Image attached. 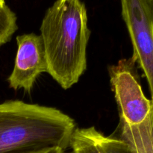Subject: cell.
<instances>
[{
	"mask_svg": "<svg viewBox=\"0 0 153 153\" xmlns=\"http://www.w3.org/2000/svg\"><path fill=\"white\" fill-rule=\"evenodd\" d=\"M71 153H134L127 143L105 136L94 126L76 128L70 138Z\"/></svg>",
	"mask_w": 153,
	"mask_h": 153,
	"instance_id": "6",
	"label": "cell"
},
{
	"mask_svg": "<svg viewBox=\"0 0 153 153\" xmlns=\"http://www.w3.org/2000/svg\"><path fill=\"white\" fill-rule=\"evenodd\" d=\"M76 128L74 120L55 108L6 101L0 103V153L66 151Z\"/></svg>",
	"mask_w": 153,
	"mask_h": 153,
	"instance_id": "2",
	"label": "cell"
},
{
	"mask_svg": "<svg viewBox=\"0 0 153 153\" xmlns=\"http://www.w3.org/2000/svg\"><path fill=\"white\" fill-rule=\"evenodd\" d=\"M120 123L112 136L125 142L134 153H153L152 101L145 96L137 66L124 58L108 67Z\"/></svg>",
	"mask_w": 153,
	"mask_h": 153,
	"instance_id": "3",
	"label": "cell"
},
{
	"mask_svg": "<svg viewBox=\"0 0 153 153\" xmlns=\"http://www.w3.org/2000/svg\"><path fill=\"white\" fill-rule=\"evenodd\" d=\"M85 4L81 0H56L40 25L47 73L64 90L79 82L87 68L91 31Z\"/></svg>",
	"mask_w": 153,
	"mask_h": 153,
	"instance_id": "1",
	"label": "cell"
},
{
	"mask_svg": "<svg viewBox=\"0 0 153 153\" xmlns=\"http://www.w3.org/2000/svg\"><path fill=\"white\" fill-rule=\"evenodd\" d=\"M16 39L17 52L7 82L15 91L22 89L30 93L37 77L48 71L43 41L40 35L34 33L18 35Z\"/></svg>",
	"mask_w": 153,
	"mask_h": 153,
	"instance_id": "5",
	"label": "cell"
},
{
	"mask_svg": "<svg viewBox=\"0 0 153 153\" xmlns=\"http://www.w3.org/2000/svg\"><path fill=\"white\" fill-rule=\"evenodd\" d=\"M26 153H67V152H66L65 150L61 149V148L53 147V148H49V149H43V150L34 151V152H26Z\"/></svg>",
	"mask_w": 153,
	"mask_h": 153,
	"instance_id": "8",
	"label": "cell"
},
{
	"mask_svg": "<svg viewBox=\"0 0 153 153\" xmlns=\"http://www.w3.org/2000/svg\"><path fill=\"white\" fill-rule=\"evenodd\" d=\"M16 14L7 6L0 5V47L11 39L18 26Z\"/></svg>",
	"mask_w": 153,
	"mask_h": 153,
	"instance_id": "7",
	"label": "cell"
},
{
	"mask_svg": "<svg viewBox=\"0 0 153 153\" xmlns=\"http://www.w3.org/2000/svg\"><path fill=\"white\" fill-rule=\"evenodd\" d=\"M5 0H0V5L4 6L5 5Z\"/></svg>",
	"mask_w": 153,
	"mask_h": 153,
	"instance_id": "9",
	"label": "cell"
},
{
	"mask_svg": "<svg viewBox=\"0 0 153 153\" xmlns=\"http://www.w3.org/2000/svg\"><path fill=\"white\" fill-rule=\"evenodd\" d=\"M122 16L131 43V59L153 90V0H121Z\"/></svg>",
	"mask_w": 153,
	"mask_h": 153,
	"instance_id": "4",
	"label": "cell"
},
{
	"mask_svg": "<svg viewBox=\"0 0 153 153\" xmlns=\"http://www.w3.org/2000/svg\"><path fill=\"white\" fill-rule=\"evenodd\" d=\"M70 153H71V152H70Z\"/></svg>",
	"mask_w": 153,
	"mask_h": 153,
	"instance_id": "10",
	"label": "cell"
}]
</instances>
